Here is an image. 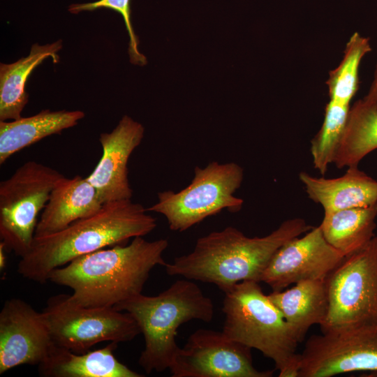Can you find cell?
<instances>
[{
	"instance_id": "1",
	"label": "cell",
	"mask_w": 377,
	"mask_h": 377,
	"mask_svg": "<svg viewBox=\"0 0 377 377\" xmlns=\"http://www.w3.org/2000/svg\"><path fill=\"white\" fill-rule=\"evenodd\" d=\"M166 239L133 238L75 258L54 269L49 281L73 290L71 300L86 307H114L141 294L151 271L165 266Z\"/></svg>"
},
{
	"instance_id": "2",
	"label": "cell",
	"mask_w": 377,
	"mask_h": 377,
	"mask_svg": "<svg viewBox=\"0 0 377 377\" xmlns=\"http://www.w3.org/2000/svg\"><path fill=\"white\" fill-rule=\"evenodd\" d=\"M313 227L301 218L288 219L264 237H249L228 226L198 238L193 251L165 264L170 276L212 283L224 293L260 276L275 252Z\"/></svg>"
},
{
	"instance_id": "3",
	"label": "cell",
	"mask_w": 377,
	"mask_h": 377,
	"mask_svg": "<svg viewBox=\"0 0 377 377\" xmlns=\"http://www.w3.org/2000/svg\"><path fill=\"white\" fill-rule=\"evenodd\" d=\"M156 226V219L131 199L104 203L97 213L61 231L34 237L29 252L18 263L17 272L24 278L44 283L54 269L75 258L125 244L130 239L148 235Z\"/></svg>"
},
{
	"instance_id": "4",
	"label": "cell",
	"mask_w": 377,
	"mask_h": 377,
	"mask_svg": "<svg viewBox=\"0 0 377 377\" xmlns=\"http://www.w3.org/2000/svg\"><path fill=\"white\" fill-rule=\"evenodd\" d=\"M130 313L145 339L138 364L147 374L169 369L180 347L179 327L192 320L209 323L214 316L212 300L192 280L179 279L157 295L139 294L114 307Z\"/></svg>"
},
{
	"instance_id": "5",
	"label": "cell",
	"mask_w": 377,
	"mask_h": 377,
	"mask_svg": "<svg viewBox=\"0 0 377 377\" xmlns=\"http://www.w3.org/2000/svg\"><path fill=\"white\" fill-rule=\"evenodd\" d=\"M259 282L242 281L225 293L222 332L274 361L279 377H297L298 339Z\"/></svg>"
},
{
	"instance_id": "6",
	"label": "cell",
	"mask_w": 377,
	"mask_h": 377,
	"mask_svg": "<svg viewBox=\"0 0 377 377\" xmlns=\"http://www.w3.org/2000/svg\"><path fill=\"white\" fill-rule=\"evenodd\" d=\"M243 178V168L234 162L214 161L205 168L196 166L186 187L158 193V201L147 209L163 215L171 230L185 231L223 209L240 211L244 200L234 194Z\"/></svg>"
},
{
	"instance_id": "7",
	"label": "cell",
	"mask_w": 377,
	"mask_h": 377,
	"mask_svg": "<svg viewBox=\"0 0 377 377\" xmlns=\"http://www.w3.org/2000/svg\"><path fill=\"white\" fill-rule=\"evenodd\" d=\"M64 177L47 165L29 161L0 182V236L7 251L20 258L29 252L38 216Z\"/></svg>"
},
{
	"instance_id": "8",
	"label": "cell",
	"mask_w": 377,
	"mask_h": 377,
	"mask_svg": "<svg viewBox=\"0 0 377 377\" xmlns=\"http://www.w3.org/2000/svg\"><path fill=\"white\" fill-rule=\"evenodd\" d=\"M42 312L54 343L77 353L103 341L128 342L141 333L128 312L80 306L68 294L50 297Z\"/></svg>"
},
{
	"instance_id": "9",
	"label": "cell",
	"mask_w": 377,
	"mask_h": 377,
	"mask_svg": "<svg viewBox=\"0 0 377 377\" xmlns=\"http://www.w3.org/2000/svg\"><path fill=\"white\" fill-rule=\"evenodd\" d=\"M325 285L328 310L322 332L377 323V237L346 256Z\"/></svg>"
},
{
	"instance_id": "10",
	"label": "cell",
	"mask_w": 377,
	"mask_h": 377,
	"mask_svg": "<svg viewBox=\"0 0 377 377\" xmlns=\"http://www.w3.org/2000/svg\"><path fill=\"white\" fill-rule=\"evenodd\" d=\"M322 332L311 336L300 354L297 377L377 371V323Z\"/></svg>"
},
{
	"instance_id": "11",
	"label": "cell",
	"mask_w": 377,
	"mask_h": 377,
	"mask_svg": "<svg viewBox=\"0 0 377 377\" xmlns=\"http://www.w3.org/2000/svg\"><path fill=\"white\" fill-rule=\"evenodd\" d=\"M251 348L223 332L198 329L180 348L169 369L172 377H271L253 364Z\"/></svg>"
},
{
	"instance_id": "12",
	"label": "cell",
	"mask_w": 377,
	"mask_h": 377,
	"mask_svg": "<svg viewBox=\"0 0 377 377\" xmlns=\"http://www.w3.org/2000/svg\"><path fill=\"white\" fill-rule=\"evenodd\" d=\"M345 256L325 239L320 226L282 245L264 269L260 281L273 291L306 280H325Z\"/></svg>"
},
{
	"instance_id": "13",
	"label": "cell",
	"mask_w": 377,
	"mask_h": 377,
	"mask_svg": "<svg viewBox=\"0 0 377 377\" xmlns=\"http://www.w3.org/2000/svg\"><path fill=\"white\" fill-rule=\"evenodd\" d=\"M54 343L43 312L18 298L0 311V374L17 366L39 365Z\"/></svg>"
},
{
	"instance_id": "14",
	"label": "cell",
	"mask_w": 377,
	"mask_h": 377,
	"mask_svg": "<svg viewBox=\"0 0 377 377\" xmlns=\"http://www.w3.org/2000/svg\"><path fill=\"white\" fill-rule=\"evenodd\" d=\"M144 133L140 123L124 115L111 132L100 135L102 155L94 170L86 177L103 204L132 198L128 162L141 143Z\"/></svg>"
},
{
	"instance_id": "15",
	"label": "cell",
	"mask_w": 377,
	"mask_h": 377,
	"mask_svg": "<svg viewBox=\"0 0 377 377\" xmlns=\"http://www.w3.org/2000/svg\"><path fill=\"white\" fill-rule=\"evenodd\" d=\"M98 193L87 177H64L52 189L38 219L34 237L61 231L103 207Z\"/></svg>"
},
{
	"instance_id": "16",
	"label": "cell",
	"mask_w": 377,
	"mask_h": 377,
	"mask_svg": "<svg viewBox=\"0 0 377 377\" xmlns=\"http://www.w3.org/2000/svg\"><path fill=\"white\" fill-rule=\"evenodd\" d=\"M299 179L309 198L320 205L324 212L377 204V180L358 165L348 167L344 175L336 178L316 177L302 171Z\"/></svg>"
},
{
	"instance_id": "17",
	"label": "cell",
	"mask_w": 377,
	"mask_h": 377,
	"mask_svg": "<svg viewBox=\"0 0 377 377\" xmlns=\"http://www.w3.org/2000/svg\"><path fill=\"white\" fill-rule=\"evenodd\" d=\"M117 343L82 353L57 346L38 366L45 377H142L120 362L114 354Z\"/></svg>"
},
{
	"instance_id": "18",
	"label": "cell",
	"mask_w": 377,
	"mask_h": 377,
	"mask_svg": "<svg viewBox=\"0 0 377 377\" xmlns=\"http://www.w3.org/2000/svg\"><path fill=\"white\" fill-rule=\"evenodd\" d=\"M301 342L309 327L324 323L328 310L325 280H306L267 295Z\"/></svg>"
},
{
	"instance_id": "19",
	"label": "cell",
	"mask_w": 377,
	"mask_h": 377,
	"mask_svg": "<svg viewBox=\"0 0 377 377\" xmlns=\"http://www.w3.org/2000/svg\"><path fill=\"white\" fill-rule=\"evenodd\" d=\"M84 117L80 110L46 109L31 117L0 121V164L24 148L77 125Z\"/></svg>"
},
{
	"instance_id": "20",
	"label": "cell",
	"mask_w": 377,
	"mask_h": 377,
	"mask_svg": "<svg viewBox=\"0 0 377 377\" xmlns=\"http://www.w3.org/2000/svg\"><path fill=\"white\" fill-rule=\"evenodd\" d=\"M61 40L40 45L34 43L29 55L13 64L0 65V121L15 120L28 102L25 90L28 77L45 59L51 57L59 61L57 52L61 49Z\"/></svg>"
},
{
	"instance_id": "21",
	"label": "cell",
	"mask_w": 377,
	"mask_h": 377,
	"mask_svg": "<svg viewBox=\"0 0 377 377\" xmlns=\"http://www.w3.org/2000/svg\"><path fill=\"white\" fill-rule=\"evenodd\" d=\"M377 204L324 212L320 227L327 242L345 257L364 248L374 237Z\"/></svg>"
},
{
	"instance_id": "22",
	"label": "cell",
	"mask_w": 377,
	"mask_h": 377,
	"mask_svg": "<svg viewBox=\"0 0 377 377\" xmlns=\"http://www.w3.org/2000/svg\"><path fill=\"white\" fill-rule=\"evenodd\" d=\"M377 149V108L364 98L357 101L348 116L333 163L339 169L358 165Z\"/></svg>"
},
{
	"instance_id": "23",
	"label": "cell",
	"mask_w": 377,
	"mask_h": 377,
	"mask_svg": "<svg viewBox=\"0 0 377 377\" xmlns=\"http://www.w3.org/2000/svg\"><path fill=\"white\" fill-rule=\"evenodd\" d=\"M369 38L354 32L348 40L340 64L329 72L326 81L330 100L350 104L359 87V68L370 52Z\"/></svg>"
},
{
	"instance_id": "24",
	"label": "cell",
	"mask_w": 377,
	"mask_h": 377,
	"mask_svg": "<svg viewBox=\"0 0 377 377\" xmlns=\"http://www.w3.org/2000/svg\"><path fill=\"white\" fill-rule=\"evenodd\" d=\"M350 105L330 100L322 126L311 140L310 151L313 167L325 175L333 163L334 155L343 133Z\"/></svg>"
},
{
	"instance_id": "25",
	"label": "cell",
	"mask_w": 377,
	"mask_h": 377,
	"mask_svg": "<svg viewBox=\"0 0 377 377\" xmlns=\"http://www.w3.org/2000/svg\"><path fill=\"white\" fill-rule=\"evenodd\" d=\"M130 0H99L92 3L72 4L68 10L73 14H77L84 10H94L98 8H109L120 13L124 19L126 30L130 38L128 54L130 61L135 65L144 66L147 64V59L144 54L138 50V39L135 35L131 21L130 11Z\"/></svg>"
},
{
	"instance_id": "26",
	"label": "cell",
	"mask_w": 377,
	"mask_h": 377,
	"mask_svg": "<svg viewBox=\"0 0 377 377\" xmlns=\"http://www.w3.org/2000/svg\"><path fill=\"white\" fill-rule=\"evenodd\" d=\"M364 98L377 108V64L374 72L373 81L367 94L364 97Z\"/></svg>"
},
{
	"instance_id": "27",
	"label": "cell",
	"mask_w": 377,
	"mask_h": 377,
	"mask_svg": "<svg viewBox=\"0 0 377 377\" xmlns=\"http://www.w3.org/2000/svg\"><path fill=\"white\" fill-rule=\"evenodd\" d=\"M7 251L3 242L0 243V269L3 270L6 265V256L5 251Z\"/></svg>"
}]
</instances>
